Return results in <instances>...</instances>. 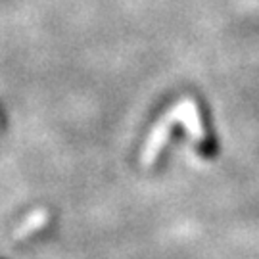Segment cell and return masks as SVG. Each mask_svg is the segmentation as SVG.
I'll return each mask as SVG.
<instances>
[{"instance_id": "cell-1", "label": "cell", "mask_w": 259, "mask_h": 259, "mask_svg": "<svg viewBox=\"0 0 259 259\" xmlns=\"http://www.w3.org/2000/svg\"><path fill=\"white\" fill-rule=\"evenodd\" d=\"M169 113L173 115V119H175L177 123H183V125H185V129L188 131V135L192 137V140L200 146V150L204 152L205 156H211L213 142H209L207 137H205V131H204V125H202V119H200L198 106H196L192 100H183L181 104H177Z\"/></svg>"}, {"instance_id": "cell-3", "label": "cell", "mask_w": 259, "mask_h": 259, "mask_svg": "<svg viewBox=\"0 0 259 259\" xmlns=\"http://www.w3.org/2000/svg\"><path fill=\"white\" fill-rule=\"evenodd\" d=\"M45 223H47V213L45 211H35L31 217H29L25 225L19 229L18 236H23V234H31V232L38 231L40 227H45Z\"/></svg>"}, {"instance_id": "cell-2", "label": "cell", "mask_w": 259, "mask_h": 259, "mask_svg": "<svg viewBox=\"0 0 259 259\" xmlns=\"http://www.w3.org/2000/svg\"><path fill=\"white\" fill-rule=\"evenodd\" d=\"M171 127H173V119H171V115H169V113L163 115L161 119L157 121V125L154 127L148 142H146V148H144V156H142L144 165H152V163L156 161V157L159 156V152L163 150L165 142L169 140Z\"/></svg>"}]
</instances>
